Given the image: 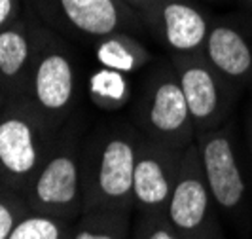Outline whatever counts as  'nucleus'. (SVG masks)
Returning <instances> with one entry per match:
<instances>
[{
	"mask_svg": "<svg viewBox=\"0 0 252 239\" xmlns=\"http://www.w3.org/2000/svg\"><path fill=\"white\" fill-rule=\"evenodd\" d=\"M10 239H72V222L31 211L15 226Z\"/></svg>",
	"mask_w": 252,
	"mask_h": 239,
	"instance_id": "obj_17",
	"label": "nucleus"
},
{
	"mask_svg": "<svg viewBox=\"0 0 252 239\" xmlns=\"http://www.w3.org/2000/svg\"><path fill=\"white\" fill-rule=\"evenodd\" d=\"M10 101V93L6 91V88L0 84V112H2V108L6 106V102Z\"/></svg>",
	"mask_w": 252,
	"mask_h": 239,
	"instance_id": "obj_22",
	"label": "nucleus"
},
{
	"mask_svg": "<svg viewBox=\"0 0 252 239\" xmlns=\"http://www.w3.org/2000/svg\"><path fill=\"white\" fill-rule=\"evenodd\" d=\"M129 239H182L177 230L169 224L167 216L135 213Z\"/></svg>",
	"mask_w": 252,
	"mask_h": 239,
	"instance_id": "obj_19",
	"label": "nucleus"
},
{
	"mask_svg": "<svg viewBox=\"0 0 252 239\" xmlns=\"http://www.w3.org/2000/svg\"><path fill=\"white\" fill-rule=\"evenodd\" d=\"M131 102V120L144 137L177 150H186L195 140V127L171 59H154L144 68Z\"/></svg>",
	"mask_w": 252,
	"mask_h": 239,
	"instance_id": "obj_3",
	"label": "nucleus"
},
{
	"mask_svg": "<svg viewBox=\"0 0 252 239\" xmlns=\"http://www.w3.org/2000/svg\"><path fill=\"white\" fill-rule=\"evenodd\" d=\"M59 131L42 118L25 95L10 97L0 112V175L8 188L25 194Z\"/></svg>",
	"mask_w": 252,
	"mask_h": 239,
	"instance_id": "obj_5",
	"label": "nucleus"
},
{
	"mask_svg": "<svg viewBox=\"0 0 252 239\" xmlns=\"http://www.w3.org/2000/svg\"><path fill=\"white\" fill-rule=\"evenodd\" d=\"M29 4L51 31L91 46L112 33L137 36L146 33L139 12L124 0H29Z\"/></svg>",
	"mask_w": 252,
	"mask_h": 239,
	"instance_id": "obj_6",
	"label": "nucleus"
},
{
	"mask_svg": "<svg viewBox=\"0 0 252 239\" xmlns=\"http://www.w3.org/2000/svg\"><path fill=\"white\" fill-rule=\"evenodd\" d=\"M2 188H8V186L4 184V180H2V175H0V190H2Z\"/></svg>",
	"mask_w": 252,
	"mask_h": 239,
	"instance_id": "obj_26",
	"label": "nucleus"
},
{
	"mask_svg": "<svg viewBox=\"0 0 252 239\" xmlns=\"http://www.w3.org/2000/svg\"><path fill=\"white\" fill-rule=\"evenodd\" d=\"M34 17H19L0 31V84L10 97L25 95L34 51Z\"/></svg>",
	"mask_w": 252,
	"mask_h": 239,
	"instance_id": "obj_13",
	"label": "nucleus"
},
{
	"mask_svg": "<svg viewBox=\"0 0 252 239\" xmlns=\"http://www.w3.org/2000/svg\"><path fill=\"white\" fill-rule=\"evenodd\" d=\"M34 51L25 97L53 129L74 116L78 101V61L66 38L34 15Z\"/></svg>",
	"mask_w": 252,
	"mask_h": 239,
	"instance_id": "obj_2",
	"label": "nucleus"
},
{
	"mask_svg": "<svg viewBox=\"0 0 252 239\" xmlns=\"http://www.w3.org/2000/svg\"><path fill=\"white\" fill-rule=\"evenodd\" d=\"M239 2L245 6V8H247V10H251V12H252V0H239Z\"/></svg>",
	"mask_w": 252,
	"mask_h": 239,
	"instance_id": "obj_24",
	"label": "nucleus"
},
{
	"mask_svg": "<svg viewBox=\"0 0 252 239\" xmlns=\"http://www.w3.org/2000/svg\"><path fill=\"white\" fill-rule=\"evenodd\" d=\"M93 55L99 67L114 68L124 74H139L154 61L152 51L137 34L112 33L93 42Z\"/></svg>",
	"mask_w": 252,
	"mask_h": 239,
	"instance_id": "obj_14",
	"label": "nucleus"
},
{
	"mask_svg": "<svg viewBox=\"0 0 252 239\" xmlns=\"http://www.w3.org/2000/svg\"><path fill=\"white\" fill-rule=\"evenodd\" d=\"M247 152H249V164L252 171V101L247 112Z\"/></svg>",
	"mask_w": 252,
	"mask_h": 239,
	"instance_id": "obj_21",
	"label": "nucleus"
},
{
	"mask_svg": "<svg viewBox=\"0 0 252 239\" xmlns=\"http://www.w3.org/2000/svg\"><path fill=\"white\" fill-rule=\"evenodd\" d=\"M124 2H127L129 6H133V8H135V10L139 12L140 8H144V6H146V4L150 2V0H124Z\"/></svg>",
	"mask_w": 252,
	"mask_h": 239,
	"instance_id": "obj_23",
	"label": "nucleus"
},
{
	"mask_svg": "<svg viewBox=\"0 0 252 239\" xmlns=\"http://www.w3.org/2000/svg\"><path fill=\"white\" fill-rule=\"evenodd\" d=\"M203 55L239 89L252 88V15L226 13L213 19Z\"/></svg>",
	"mask_w": 252,
	"mask_h": 239,
	"instance_id": "obj_11",
	"label": "nucleus"
},
{
	"mask_svg": "<svg viewBox=\"0 0 252 239\" xmlns=\"http://www.w3.org/2000/svg\"><path fill=\"white\" fill-rule=\"evenodd\" d=\"M31 213L25 196L12 188L0 190V239H10L15 226Z\"/></svg>",
	"mask_w": 252,
	"mask_h": 239,
	"instance_id": "obj_18",
	"label": "nucleus"
},
{
	"mask_svg": "<svg viewBox=\"0 0 252 239\" xmlns=\"http://www.w3.org/2000/svg\"><path fill=\"white\" fill-rule=\"evenodd\" d=\"M21 17V0H0V31Z\"/></svg>",
	"mask_w": 252,
	"mask_h": 239,
	"instance_id": "obj_20",
	"label": "nucleus"
},
{
	"mask_svg": "<svg viewBox=\"0 0 252 239\" xmlns=\"http://www.w3.org/2000/svg\"><path fill=\"white\" fill-rule=\"evenodd\" d=\"M182 154L184 150L165 146L142 135L133 176L135 213L165 216Z\"/></svg>",
	"mask_w": 252,
	"mask_h": 239,
	"instance_id": "obj_12",
	"label": "nucleus"
},
{
	"mask_svg": "<svg viewBox=\"0 0 252 239\" xmlns=\"http://www.w3.org/2000/svg\"><path fill=\"white\" fill-rule=\"evenodd\" d=\"M133 211L91 209L72 222V239H129Z\"/></svg>",
	"mask_w": 252,
	"mask_h": 239,
	"instance_id": "obj_16",
	"label": "nucleus"
},
{
	"mask_svg": "<svg viewBox=\"0 0 252 239\" xmlns=\"http://www.w3.org/2000/svg\"><path fill=\"white\" fill-rule=\"evenodd\" d=\"M88 93L97 108L106 112H118L131 104L135 97V88L129 74L106 67H97L88 78Z\"/></svg>",
	"mask_w": 252,
	"mask_h": 239,
	"instance_id": "obj_15",
	"label": "nucleus"
},
{
	"mask_svg": "<svg viewBox=\"0 0 252 239\" xmlns=\"http://www.w3.org/2000/svg\"><path fill=\"white\" fill-rule=\"evenodd\" d=\"M195 142L182 154L165 216L182 239H224Z\"/></svg>",
	"mask_w": 252,
	"mask_h": 239,
	"instance_id": "obj_8",
	"label": "nucleus"
},
{
	"mask_svg": "<svg viewBox=\"0 0 252 239\" xmlns=\"http://www.w3.org/2000/svg\"><path fill=\"white\" fill-rule=\"evenodd\" d=\"M169 59L180 80L195 135L216 129L231 120L243 89L220 74L203 51L169 53Z\"/></svg>",
	"mask_w": 252,
	"mask_h": 239,
	"instance_id": "obj_7",
	"label": "nucleus"
},
{
	"mask_svg": "<svg viewBox=\"0 0 252 239\" xmlns=\"http://www.w3.org/2000/svg\"><path fill=\"white\" fill-rule=\"evenodd\" d=\"M82 124L74 116L61 127L46 162L25 190L32 213L74 222L84 213Z\"/></svg>",
	"mask_w": 252,
	"mask_h": 239,
	"instance_id": "obj_4",
	"label": "nucleus"
},
{
	"mask_svg": "<svg viewBox=\"0 0 252 239\" xmlns=\"http://www.w3.org/2000/svg\"><path fill=\"white\" fill-rule=\"evenodd\" d=\"M140 133L129 120L102 122L82 140L84 211H133V176L140 146Z\"/></svg>",
	"mask_w": 252,
	"mask_h": 239,
	"instance_id": "obj_1",
	"label": "nucleus"
},
{
	"mask_svg": "<svg viewBox=\"0 0 252 239\" xmlns=\"http://www.w3.org/2000/svg\"><path fill=\"white\" fill-rule=\"evenodd\" d=\"M193 142L216 209L224 214L239 213L249 198V184L237 148L235 122L227 120L224 126L197 133Z\"/></svg>",
	"mask_w": 252,
	"mask_h": 239,
	"instance_id": "obj_9",
	"label": "nucleus"
},
{
	"mask_svg": "<svg viewBox=\"0 0 252 239\" xmlns=\"http://www.w3.org/2000/svg\"><path fill=\"white\" fill-rule=\"evenodd\" d=\"M139 15L146 33L167 53L203 51L215 19L193 0H150Z\"/></svg>",
	"mask_w": 252,
	"mask_h": 239,
	"instance_id": "obj_10",
	"label": "nucleus"
},
{
	"mask_svg": "<svg viewBox=\"0 0 252 239\" xmlns=\"http://www.w3.org/2000/svg\"><path fill=\"white\" fill-rule=\"evenodd\" d=\"M193 2H213V4H222V2H226V0H193Z\"/></svg>",
	"mask_w": 252,
	"mask_h": 239,
	"instance_id": "obj_25",
	"label": "nucleus"
}]
</instances>
